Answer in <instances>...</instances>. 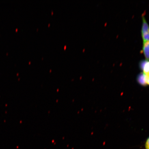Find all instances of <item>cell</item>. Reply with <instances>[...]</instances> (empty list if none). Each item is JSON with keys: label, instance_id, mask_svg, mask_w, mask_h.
Wrapping results in <instances>:
<instances>
[{"label": "cell", "instance_id": "cell-1", "mask_svg": "<svg viewBox=\"0 0 149 149\" xmlns=\"http://www.w3.org/2000/svg\"><path fill=\"white\" fill-rule=\"evenodd\" d=\"M142 20L141 32L143 42L149 41V26L145 19L144 15L142 16Z\"/></svg>", "mask_w": 149, "mask_h": 149}, {"label": "cell", "instance_id": "cell-2", "mask_svg": "<svg viewBox=\"0 0 149 149\" xmlns=\"http://www.w3.org/2000/svg\"><path fill=\"white\" fill-rule=\"evenodd\" d=\"M143 70L145 76V82L146 84L149 85V61H147Z\"/></svg>", "mask_w": 149, "mask_h": 149}, {"label": "cell", "instance_id": "cell-3", "mask_svg": "<svg viewBox=\"0 0 149 149\" xmlns=\"http://www.w3.org/2000/svg\"><path fill=\"white\" fill-rule=\"evenodd\" d=\"M142 51L146 61L149 60V41L143 42Z\"/></svg>", "mask_w": 149, "mask_h": 149}, {"label": "cell", "instance_id": "cell-4", "mask_svg": "<svg viewBox=\"0 0 149 149\" xmlns=\"http://www.w3.org/2000/svg\"><path fill=\"white\" fill-rule=\"evenodd\" d=\"M137 80L138 82L141 85L143 86L146 85V84L145 81V76L143 72H141L139 74L137 77Z\"/></svg>", "mask_w": 149, "mask_h": 149}, {"label": "cell", "instance_id": "cell-5", "mask_svg": "<svg viewBox=\"0 0 149 149\" xmlns=\"http://www.w3.org/2000/svg\"><path fill=\"white\" fill-rule=\"evenodd\" d=\"M147 61H141V63H140V67H141V69L143 70L145 64H146Z\"/></svg>", "mask_w": 149, "mask_h": 149}, {"label": "cell", "instance_id": "cell-6", "mask_svg": "<svg viewBox=\"0 0 149 149\" xmlns=\"http://www.w3.org/2000/svg\"><path fill=\"white\" fill-rule=\"evenodd\" d=\"M145 148L146 149H149V137L147 139L145 144Z\"/></svg>", "mask_w": 149, "mask_h": 149}]
</instances>
